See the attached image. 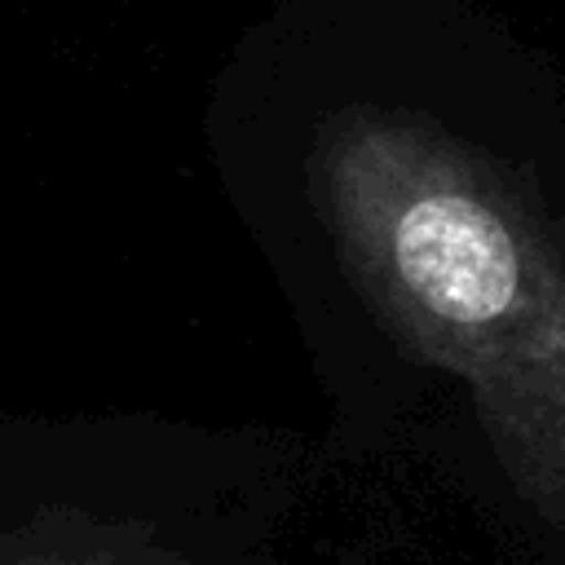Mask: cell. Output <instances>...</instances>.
Instances as JSON below:
<instances>
[{
	"mask_svg": "<svg viewBox=\"0 0 565 565\" xmlns=\"http://www.w3.org/2000/svg\"><path fill=\"white\" fill-rule=\"evenodd\" d=\"M318 185L349 274L455 371L521 494L565 534V247L477 150L402 110H344Z\"/></svg>",
	"mask_w": 565,
	"mask_h": 565,
	"instance_id": "6da1fadb",
	"label": "cell"
},
{
	"mask_svg": "<svg viewBox=\"0 0 565 565\" xmlns=\"http://www.w3.org/2000/svg\"><path fill=\"white\" fill-rule=\"evenodd\" d=\"M0 565H97V561L62 556V552H22V556H0Z\"/></svg>",
	"mask_w": 565,
	"mask_h": 565,
	"instance_id": "7a4b0ae2",
	"label": "cell"
}]
</instances>
